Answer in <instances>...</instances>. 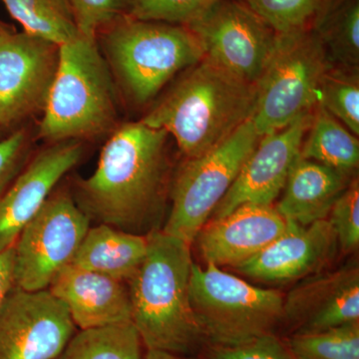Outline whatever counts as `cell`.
<instances>
[{
	"label": "cell",
	"mask_w": 359,
	"mask_h": 359,
	"mask_svg": "<svg viewBox=\"0 0 359 359\" xmlns=\"http://www.w3.org/2000/svg\"><path fill=\"white\" fill-rule=\"evenodd\" d=\"M117 115V92L109 63L97 37L79 33L59 46L58 67L39 137L49 143L93 138L110 131Z\"/></svg>",
	"instance_id": "4"
},
{
	"label": "cell",
	"mask_w": 359,
	"mask_h": 359,
	"mask_svg": "<svg viewBox=\"0 0 359 359\" xmlns=\"http://www.w3.org/2000/svg\"><path fill=\"white\" fill-rule=\"evenodd\" d=\"M72 194L53 191L14 243V285L27 292L48 290L69 266L90 228Z\"/></svg>",
	"instance_id": "9"
},
{
	"label": "cell",
	"mask_w": 359,
	"mask_h": 359,
	"mask_svg": "<svg viewBox=\"0 0 359 359\" xmlns=\"http://www.w3.org/2000/svg\"><path fill=\"white\" fill-rule=\"evenodd\" d=\"M282 337L295 359H359V323Z\"/></svg>",
	"instance_id": "26"
},
{
	"label": "cell",
	"mask_w": 359,
	"mask_h": 359,
	"mask_svg": "<svg viewBox=\"0 0 359 359\" xmlns=\"http://www.w3.org/2000/svg\"><path fill=\"white\" fill-rule=\"evenodd\" d=\"M168 136L142 121L115 130L95 171L78 180L72 194L90 221L142 236L161 230L169 179Z\"/></svg>",
	"instance_id": "1"
},
{
	"label": "cell",
	"mask_w": 359,
	"mask_h": 359,
	"mask_svg": "<svg viewBox=\"0 0 359 359\" xmlns=\"http://www.w3.org/2000/svg\"><path fill=\"white\" fill-rule=\"evenodd\" d=\"M187 28L204 58L250 84L259 81L276 43V33L241 0H218Z\"/></svg>",
	"instance_id": "10"
},
{
	"label": "cell",
	"mask_w": 359,
	"mask_h": 359,
	"mask_svg": "<svg viewBox=\"0 0 359 359\" xmlns=\"http://www.w3.org/2000/svg\"><path fill=\"white\" fill-rule=\"evenodd\" d=\"M276 33L313 29L335 0H241Z\"/></svg>",
	"instance_id": "25"
},
{
	"label": "cell",
	"mask_w": 359,
	"mask_h": 359,
	"mask_svg": "<svg viewBox=\"0 0 359 359\" xmlns=\"http://www.w3.org/2000/svg\"><path fill=\"white\" fill-rule=\"evenodd\" d=\"M78 32L97 37L101 28L110 26L128 13L131 0H68Z\"/></svg>",
	"instance_id": "30"
},
{
	"label": "cell",
	"mask_w": 359,
	"mask_h": 359,
	"mask_svg": "<svg viewBox=\"0 0 359 359\" xmlns=\"http://www.w3.org/2000/svg\"><path fill=\"white\" fill-rule=\"evenodd\" d=\"M82 141L49 144L28 160L0 195V252L13 247L21 231L68 172L82 159Z\"/></svg>",
	"instance_id": "15"
},
{
	"label": "cell",
	"mask_w": 359,
	"mask_h": 359,
	"mask_svg": "<svg viewBox=\"0 0 359 359\" xmlns=\"http://www.w3.org/2000/svg\"><path fill=\"white\" fill-rule=\"evenodd\" d=\"M283 337L359 323L358 264L304 278L283 299Z\"/></svg>",
	"instance_id": "14"
},
{
	"label": "cell",
	"mask_w": 359,
	"mask_h": 359,
	"mask_svg": "<svg viewBox=\"0 0 359 359\" xmlns=\"http://www.w3.org/2000/svg\"><path fill=\"white\" fill-rule=\"evenodd\" d=\"M313 115V111L306 113L285 128L262 137L209 221L223 219L242 205H273L301 155Z\"/></svg>",
	"instance_id": "13"
},
{
	"label": "cell",
	"mask_w": 359,
	"mask_h": 359,
	"mask_svg": "<svg viewBox=\"0 0 359 359\" xmlns=\"http://www.w3.org/2000/svg\"><path fill=\"white\" fill-rule=\"evenodd\" d=\"M314 30L334 66L358 69V0H335Z\"/></svg>",
	"instance_id": "24"
},
{
	"label": "cell",
	"mask_w": 359,
	"mask_h": 359,
	"mask_svg": "<svg viewBox=\"0 0 359 359\" xmlns=\"http://www.w3.org/2000/svg\"><path fill=\"white\" fill-rule=\"evenodd\" d=\"M306 135L302 143L301 157L348 176L355 173L359 165L358 136L321 106L314 109Z\"/></svg>",
	"instance_id": "21"
},
{
	"label": "cell",
	"mask_w": 359,
	"mask_h": 359,
	"mask_svg": "<svg viewBox=\"0 0 359 359\" xmlns=\"http://www.w3.org/2000/svg\"><path fill=\"white\" fill-rule=\"evenodd\" d=\"M283 295L261 289L208 263H193L190 301L205 346H242L259 337H283Z\"/></svg>",
	"instance_id": "5"
},
{
	"label": "cell",
	"mask_w": 359,
	"mask_h": 359,
	"mask_svg": "<svg viewBox=\"0 0 359 359\" xmlns=\"http://www.w3.org/2000/svg\"><path fill=\"white\" fill-rule=\"evenodd\" d=\"M146 237L145 259L128 283L132 323L146 349L198 356L205 342L191 306V245L162 230Z\"/></svg>",
	"instance_id": "2"
},
{
	"label": "cell",
	"mask_w": 359,
	"mask_h": 359,
	"mask_svg": "<svg viewBox=\"0 0 359 359\" xmlns=\"http://www.w3.org/2000/svg\"><path fill=\"white\" fill-rule=\"evenodd\" d=\"M6 136V135H4V131H2L1 129H0V140H1V139H4Z\"/></svg>",
	"instance_id": "36"
},
{
	"label": "cell",
	"mask_w": 359,
	"mask_h": 359,
	"mask_svg": "<svg viewBox=\"0 0 359 359\" xmlns=\"http://www.w3.org/2000/svg\"><path fill=\"white\" fill-rule=\"evenodd\" d=\"M29 146L25 128L15 130L0 140V195L29 160Z\"/></svg>",
	"instance_id": "32"
},
{
	"label": "cell",
	"mask_w": 359,
	"mask_h": 359,
	"mask_svg": "<svg viewBox=\"0 0 359 359\" xmlns=\"http://www.w3.org/2000/svg\"><path fill=\"white\" fill-rule=\"evenodd\" d=\"M318 106L358 136V69L334 66L328 71L321 83Z\"/></svg>",
	"instance_id": "27"
},
{
	"label": "cell",
	"mask_w": 359,
	"mask_h": 359,
	"mask_svg": "<svg viewBox=\"0 0 359 359\" xmlns=\"http://www.w3.org/2000/svg\"><path fill=\"white\" fill-rule=\"evenodd\" d=\"M77 330L48 290L14 287L0 304V359H56Z\"/></svg>",
	"instance_id": "12"
},
{
	"label": "cell",
	"mask_w": 359,
	"mask_h": 359,
	"mask_svg": "<svg viewBox=\"0 0 359 359\" xmlns=\"http://www.w3.org/2000/svg\"><path fill=\"white\" fill-rule=\"evenodd\" d=\"M14 249L13 247L0 252V304L14 285Z\"/></svg>",
	"instance_id": "33"
},
{
	"label": "cell",
	"mask_w": 359,
	"mask_h": 359,
	"mask_svg": "<svg viewBox=\"0 0 359 359\" xmlns=\"http://www.w3.org/2000/svg\"><path fill=\"white\" fill-rule=\"evenodd\" d=\"M7 29H11V27H9L8 25H6V23L2 22L1 20H0V32H6Z\"/></svg>",
	"instance_id": "35"
},
{
	"label": "cell",
	"mask_w": 359,
	"mask_h": 359,
	"mask_svg": "<svg viewBox=\"0 0 359 359\" xmlns=\"http://www.w3.org/2000/svg\"><path fill=\"white\" fill-rule=\"evenodd\" d=\"M49 292L63 302L79 330L132 323L128 283L69 264Z\"/></svg>",
	"instance_id": "18"
},
{
	"label": "cell",
	"mask_w": 359,
	"mask_h": 359,
	"mask_svg": "<svg viewBox=\"0 0 359 359\" xmlns=\"http://www.w3.org/2000/svg\"><path fill=\"white\" fill-rule=\"evenodd\" d=\"M353 179L299 155L283 187L282 199L275 208L285 221L309 226L327 219L335 201Z\"/></svg>",
	"instance_id": "19"
},
{
	"label": "cell",
	"mask_w": 359,
	"mask_h": 359,
	"mask_svg": "<svg viewBox=\"0 0 359 359\" xmlns=\"http://www.w3.org/2000/svg\"><path fill=\"white\" fill-rule=\"evenodd\" d=\"M146 348L133 323L77 330L56 359H144Z\"/></svg>",
	"instance_id": "22"
},
{
	"label": "cell",
	"mask_w": 359,
	"mask_h": 359,
	"mask_svg": "<svg viewBox=\"0 0 359 359\" xmlns=\"http://www.w3.org/2000/svg\"><path fill=\"white\" fill-rule=\"evenodd\" d=\"M218 0H131L127 16L134 20L188 26Z\"/></svg>",
	"instance_id": "28"
},
{
	"label": "cell",
	"mask_w": 359,
	"mask_h": 359,
	"mask_svg": "<svg viewBox=\"0 0 359 359\" xmlns=\"http://www.w3.org/2000/svg\"><path fill=\"white\" fill-rule=\"evenodd\" d=\"M105 57L129 96L153 98L180 71L204 58L199 40L186 26L122 16L103 39Z\"/></svg>",
	"instance_id": "6"
},
{
	"label": "cell",
	"mask_w": 359,
	"mask_h": 359,
	"mask_svg": "<svg viewBox=\"0 0 359 359\" xmlns=\"http://www.w3.org/2000/svg\"><path fill=\"white\" fill-rule=\"evenodd\" d=\"M337 236L327 219L309 226L287 222V228L266 249L235 269L264 283H285L320 273L337 252Z\"/></svg>",
	"instance_id": "16"
},
{
	"label": "cell",
	"mask_w": 359,
	"mask_h": 359,
	"mask_svg": "<svg viewBox=\"0 0 359 359\" xmlns=\"http://www.w3.org/2000/svg\"><path fill=\"white\" fill-rule=\"evenodd\" d=\"M261 138L250 118L212 150L187 158L175 177L171 211L161 230L192 245Z\"/></svg>",
	"instance_id": "8"
},
{
	"label": "cell",
	"mask_w": 359,
	"mask_h": 359,
	"mask_svg": "<svg viewBox=\"0 0 359 359\" xmlns=\"http://www.w3.org/2000/svg\"><path fill=\"white\" fill-rule=\"evenodd\" d=\"M332 224L337 245L344 254L354 252L359 245V184L353 178L335 201L327 217Z\"/></svg>",
	"instance_id": "29"
},
{
	"label": "cell",
	"mask_w": 359,
	"mask_h": 359,
	"mask_svg": "<svg viewBox=\"0 0 359 359\" xmlns=\"http://www.w3.org/2000/svg\"><path fill=\"white\" fill-rule=\"evenodd\" d=\"M201 359H295L280 335L271 334L242 346L222 347L205 346Z\"/></svg>",
	"instance_id": "31"
},
{
	"label": "cell",
	"mask_w": 359,
	"mask_h": 359,
	"mask_svg": "<svg viewBox=\"0 0 359 359\" xmlns=\"http://www.w3.org/2000/svg\"><path fill=\"white\" fill-rule=\"evenodd\" d=\"M144 359H201L198 356H184L179 354L166 353V351L146 349Z\"/></svg>",
	"instance_id": "34"
},
{
	"label": "cell",
	"mask_w": 359,
	"mask_h": 359,
	"mask_svg": "<svg viewBox=\"0 0 359 359\" xmlns=\"http://www.w3.org/2000/svg\"><path fill=\"white\" fill-rule=\"evenodd\" d=\"M334 67L314 28L276 34L257 82L252 120L263 137L285 128L318 106L323 78Z\"/></svg>",
	"instance_id": "7"
},
{
	"label": "cell",
	"mask_w": 359,
	"mask_h": 359,
	"mask_svg": "<svg viewBox=\"0 0 359 359\" xmlns=\"http://www.w3.org/2000/svg\"><path fill=\"white\" fill-rule=\"evenodd\" d=\"M146 254V236L98 224L90 226L71 264L129 283Z\"/></svg>",
	"instance_id": "20"
},
{
	"label": "cell",
	"mask_w": 359,
	"mask_h": 359,
	"mask_svg": "<svg viewBox=\"0 0 359 359\" xmlns=\"http://www.w3.org/2000/svg\"><path fill=\"white\" fill-rule=\"evenodd\" d=\"M141 120L172 135L186 158L205 154L252 118L256 84L203 58Z\"/></svg>",
	"instance_id": "3"
},
{
	"label": "cell",
	"mask_w": 359,
	"mask_h": 359,
	"mask_svg": "<svg viewBox=\"0 0 359 359\" xmlns=\"http://www.w3.org/2000/svg\"><path fill=\"white\" fill-rule=\"evenodd\" d=\"M58 61V45L11 28L0 32V129L4 134L43 112Z\"/></svg>",
	"instance_id": "11"
},
{
	"label": "cell",
	"mask_w": 359,
	"mask_h": 359,
	"mask_svg": "<svg viewBox=\"0 0 359 359\" xmlns=\"http://www.w3.org/2000/svg\"><path fill=\"white\" fill-rule=\"evenodd\" d=\"M23 32L60 46L79 34L68 0H0Z\"/></svg>",
	"instance_id": "23"
},
{
	"label": "cell",
	"mask_w": 359,
	"mask_h": 359,
	"mask_svg": "<svg viewBox=\"0 0 359 359\" xmlns=\"http://www.w3.org/2000/svg\"><path fill=\"white\" fill-rule=\"evenodd\" d=\"M285 228L287 221L275 205L245 204L205 224L195 241L205 264L235 269L266 249Z\"/></svg>",
	"instance_id": "17"
}]
</instances>
